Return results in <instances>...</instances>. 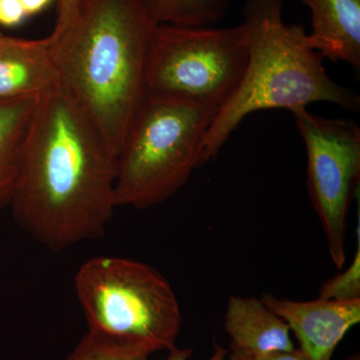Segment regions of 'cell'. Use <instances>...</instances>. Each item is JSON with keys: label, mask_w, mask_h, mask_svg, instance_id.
Segmentation results:
<instances>
[{"label": "cell", "mask_w": 360, "mask_h": 360, "mask_svg": "<svg viewBox=\"0 0 360 360\" xmlns=\"http://www.w3.org/2000/svg\"><path fill=\"white\" fill-rule=\"evenodd\" d=\"M25 9L20 0H0V25L4 27H15L25 21Z\"/></svg>", "instance_id": "obj_16"}, {"label": "cell", "mask_w": 360, "mask_h": 360, "mask_svg": "<svg viewBox=\"0 0 360 360\" xmlns=\"http://www.w3.org/2000/svg\"><path fill=\"white\" fill-rule=\"evenodd\" d=\"M262 302L290 326L311 360H331L345 335L360 322V300L317 298L311 302L262 296Z\"/></svg>", "instance_id": "obj_8"}, {"label": "cell", "mask_w": 360, "mask_h": 360, "mask_svg": "<svg viewBox=\"0 0 360 360\" xmlns=\"http://www.w3.org/2000/svg\"><path fill=\"white\" fill-rule=\"evenodd\" d=\"M283 11V0H245L248 65L233 96L213 116L203 139V163L215 160L246 116L257 111L292 112L316 103L360 110L359 94L329 77L304 27L286 25Z\"/></svg>", "instance_id": "obj_3"}, {"label": "cell", "mask_w": 360, "mask_h": 360, "mask_svg": "<svg viewBox=\"0 0 360 360\" xmlns=\"http://www.w3.org/2000/svg\"><path fill=\"white\" fill-rule=\"evenodd\" d=\"M345 360H360V354L359 352L357 354H354L350 355V356H348L347 359Z\"/></svg>", "instance_id": "obj_22"}, {"label": "cell", "mask_w": 360, "mask_h": 360, "mask_svg": "<svg viewBox=\"0 0 360 360\" xmlns=\"http://www.w3.org/2000/svg\"><path fill=\"white\" fill-rule=\"evenodd\" d=\"M253 360H311L302 348H293L291 350L269 352L253 357Z\"/></svg>", "instance_id": "obj_19"}, {"label": "cell", "mask_w": 360, "mask_h": 360, "mask_svg": "<svg viewBox=\"0 0 360 360\" xmlns=\"http://www.w3.org/2000/svg\"><path fill=\"white\" fill-rule=\"evenodd\" d=\"M52 1L53 0H20L27 18L41 13Z\"/></svg>", "instance_id": "obj_20"}, {"label": "cell", "mask_w": 360, "mask_h": 360, "mask_svg": "<svg viewBox=\"0 0 360 360\" xmlns=\"http://www.w3.org/2000/svg\"><path fill=\"white\" fill-rule=\"evenodd\" d=\"M225 360H253V357L250 356V355L243 354V352L232 350L231 354L227 355L226 359Z\"/></svg>", "instance_id": "obj_21"}, {"label": "cell", "mask_w": 360, "mask_h": 360, "mask_svg": "<svg viewBox=\"0 0 360 360\" xmlns=\"http://www.w3.org/2000/svg\"><path fill=\"white\" fill-rule=\"evenodd\" d=\"M84 1L85 0H56L58 15L54 30H60L68 25Z\"/></svg>", "instance_id": "obj_17"}, {"label": "cell", "mask_w": 360, "mask_h": 360, "mask_svg": "<svg viewBox=\"0 0 360 360\" xmlns=\"http://www.w3.org/2000/svg\"><path fill=\"white\" fill-rule=\"evenodd\" d=\"M155 26L139 0H85L68 25L49 35L59 84L115 158L148 92Z\"/></svg>", "instance_id": "obj_2"}, {"label": "cell", "mask_w": 360, "mask_h": 360, "mask_svg": "<svg viewBox=\"0 0 360 360\" xmlns=\"http://www.w3.org/2000/svg\"><path fill=\"white\" fill-rule=\"evenodd\" d=\"M248 46L243 22L226 28L156 25L146 56V91L184 97L217 113L243 79Z\"/></svg>", "instance_id": "obj_6"}, {"label": "cell", "mask_w": 360, "mask_h": 360, "mask_svg": "<svg viewBox=\"0 0 360 360\" xmlns=\"http://www.w3.org/2000/svg\"><path fill=\"white\" fill-rule=\"evenodd\" d=\"M148 357L143 350L89 331L66 360H146Z\"/></svg>", "instance_id": "obj_14"}, {"label": "cell", "mask_w": 360, "mask_h": 360, "mask_svg": "<svg viewBox=\"0 0 360 360\" xmlns=\"http://www.w3.org/2000/svg\"><path fill=\"white\" fill-rule=\"evenodd\" d=\"M155 25L210 27L226 14L231 0H139Z\"/></svg>", "instance_id": "obj_13"}, {"label": "cell", "mask_w": 360, "mask_h": 360, "mask_svg": "<svg viewBox=\"0 0 360 360\" xmlns=\"http://www.w3.org/2000/svg\"><path fill=\"white\" fill-rule=\"evenodd\" d=\"M75 290L90 333L148 352L172 349L181 309L167 279L150 265L96 257L82 265Z\"/></svg>", "instance_id": "obj_5"}, {"label": "cell", "mask_w": 360, "mask_h": 360, "mask_svg": "<svg viewBox=\"0 0 360 360\" xmlns=\"http://www.w3.org/2000/svg\"><path fill=\"white\" fill-rule=\"evenodd\" d=\"M115 179L116 158L68 92L40 94L9 203L18 224L54 251L101 238Z\"/></svg>", "instance_id": "obj_1"}, {"label": "cell", "mask_w": 360, "mask_h": 360, "mask_svg": "<svg viewBox=\"0 0 360 360\" xmlns=\"http://www.w3.org/2000/svg\"><path fill=\"white\" fill-rule=\"evenodd\" d=\"M311 13L310 47L322 58L360 68V0H300Z\"/></svg>", "instance_id": "obj_10"}, {"label": "cell", "mask_w": 360, "mask_h": 360, "mask_svg": "<svg viewBox=\"0 0 360 360\" xmlns=\"http://www.w3.org/2000/svg\"><path fill=\"white\" fill-rule=\"evenodd\" d=\"M59 84L49 37L25 39L0 32V98L40 96Z\"/></svg>", "instance_id": "obj_9"}, {"label": "cell", "mask_w": 360, "mask_h": 360, "mask_svg": "<svg viewBox=\"0 0 360 360\" xmlns=\"http://www.w3.org/2000/svg\"><path fill=\"white\" fill-rule=\"evenodd\" d=\"M191 355H193V349H191V348H177L174 347L169 349V354L165 360H189ZM227 355H229L227 354V350L221 345L215 343L212 356L206 360H225Z\"/></svg>", "instance_id": "obj_18"}, {"label": "cell", "mask_w": 360, "mask_h": 360, "mask_svg": "<svg viewBox=\"0 0 360 360\" xmlns=\"http://www.w3.org/2000/svg\"><path fill=\"white\" fill-rule=\"evenodd\" d=\"M359 246L349 267L340 272L333 278L322 284L319 298L323 300H360V234L359 227Z\"/></svg>", "instance_id": "obj_15"}, {"label": "cell", "mask_w": 360, "mask_h": 360, "mask_svg": "<svg viewBox=\"0 0 360 360\" xmlns=\"http://www.w3.org/2000/svg\"><path fill=\"white\" fill-rule=\"evenodd\" d=\"M39 97L0 98V208L13 198Z\"/></svg>", "instance_id": "obj_12"}, {"label": "cell", "mask_w": 360, "mask_h": 360, "mask_svg": "<svg viewBox=\"0 0 360 360\" xmlns=\"http://www.w3.org/2000/svg\"><path fill=\"white\" fill-rule=\"evenodd\" d=\"M307 149V189L336 269L347 262L348 212L360 179V129L349 120L292 111Z\"/></svg>", "instance_id": "obj_7"}, {"label": "cell", "mask_w": 360, "mask_h": 360, "mask_svg": "<svg viewBox=\"0 0 360 360\" xmlns=\"http://www.w3.org/2000/svg\"><path fill=\"white\" fill-rule=\"evenodd\" d=\"M224 328L231 338V349L251 357L295 348L290 326L262 298L231 296Z\"/></svg>", "instance_id": "obj_11"}, {"label": "cell", "mask_w": 360, "mask_h": 360, "mask_svg": "<svg viewBox=\"0 0 360 360\" xmlns=\"http://www.w3.org/2000/svg\"><path fill=\"white\" fill-rule=\"evenodd\" d=\"M215 111L169 94L146 92L116 158V206L165 202L205 165L202 142Z\"/></svg>", "instance_id": "obj_4"}]
</instances>
